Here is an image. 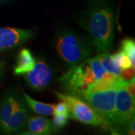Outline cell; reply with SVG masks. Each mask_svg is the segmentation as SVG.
<instances>
[{"instance_id":"1","label":"cell","mask_w":135,"mask_h":135,"mask_svg":"<svg viewBox=\"0 0 135 135\" xmlns=\"http://www.w3.org/2000/svg\"><path fill=\"white\" fill-rule=\"evenodd\" d=\"M81 25L86 29L92 44L99 53L110 51L115 35V18L110 5L103 2L93 4L83 17Z\"/></svg>"},{"instance_id":"2","label":"cell","mask_w":135,"mask_h":135,"mask_svg":"<svg viewBox=\"0 0 135 135\" xmlns=\"http://www.w3.org/2000/svg\"><path fill=\"white\" fill-rule=\"evenodd\" d=\"M106 73L99 56H97L89 57L82 62L70 67L60 78V81L68 94L77 96L92 84L101 80Z\"/></svg>"},{"instance_id":"3","label":"cell","mask_w":135,"mask_h":135,"mask_svg":"<svg viewBox=\"0 0 135 135\" xmlns=\"http://www.w3.org/2000/svg\"><path fill=\"white\" fill-rule=\"evenodd\" d=\"M29 113L24 98L15 91H10L0 101V131L13 134L24 128Z\"/></svg>"},{"instance_id":"4","label":"cell","mask_w":135,"mask_h":135,"mask_svg":"<svg viewBox=\"0 0 135 135\" xmlns=\"http://www.w3.org/2000/svg\"><path fill=\"white\" fill-rule=\"evenodd\" d=\"M55 48L59 56L70 67L89 58L92 48L81 36L70 30L59 32L55 40Z\"/></svg>"},{"instance_id":"5","label":"cell","mask_w":135,"mask_h":135,"mask_svg":"<svg viewBox=\"0 0 135 135\" xmlns=\"http://www.w3.org/2000/svg\"><path fill=\"white\" fill-rule=\"evenodd\" d=\"M119 80L113 86L103 89L85 90L77 95V97L86 101L88 104L92 107L110 125L114 131H116L114 126L115 97Z\"/></svg>"},{"instance_id":"6","label":"cell","mask_w":135,"mask_h":135,"mask_svg":"<svg viewBox=\"0 0 135 135\" xmlns=\"http://www.w3.org/2000/svg\"><path fill=\"white\" fill-rule=\"evenodd\" d=\"M54 93L59 100L65 101L68 104L70 118L86 125L114 131L110 125L81 98L71 94H63L58 92H54Z\"/></svg>"},{"instance_id":"7","label":"cell","mask_w":135,"mask_h":135,"mask_svg":"<svg viewBox=\"0 0 135 135\" xmlns=\"http://www.w3.org/2000/svg\"><path fill=\"white\" fill-rule=\"evenodd\" d=\"M134 96L128 92L126 80L121 77L116 88L114 106V126H126L134 119Z\"/></svg>"},{"instance_id":"8","label":"cell","mask_w":135,"mask_h":135,"mask_svg":"<svg viewBox=\"0 0 135 135\" xmlns=\"http://www.w3.org/2000/svg\"><path fill=\"white\" fill-rule=\"evenodd\" d=\"M53 79V71L47 63L43 60L35 61L32 71L25 74L26 84L34 91H42Z\"/></svg>"},{"instance_id":"9","label":"cell","mask_w":135,"mask_h":135,"mask_svg":"<svg viewBox=\"0 0 135 135\" xmlns=\"http://www.w3.org/2000/svg\"><path fill=\"white\" fill-rule=\"evenodd\" d=\"M35 32L30 29L0 28V50L17 47L33 38Z\"/></svg>"},{"instance_id":"10","label":"cell","mask_w":135,"mask_h":135,"mask_svg":"<svg viewBox=\"0 0 135 135\" xmlns=\"http://www.w3.org/2000/svg\"><path fill=\"white\" fill-rule=\"evenodd\" d=\"M26 127L30 132L37 135L50 134L53 131L51 121L42 116H32L28 119Z\"/></svg>"},{"instance_id":"11","label":"cell","mask_w":135,"mask_h":135,"mask_svg":"<svg viewBox=\"0 0 135 135\" xmlns=\"http://www.w3.org/2000/svg\"><path fill=\"white\" fill-rule=\"evenodd\" d=\"M35 61L36 60L29 50L26 48L20 50L15 65V73L20 75L29 72L34 68Z\"/></svg>"},{"instance_id":"12","label":"cell","mask_w":135,"mask_h":135,"mask_svg":"<svg viewBox=\"0 0 135 135\" xmlns=\"http://www.w3.org/2000/svg\"><path fill=\"white\" fill-rule=\"evenodd\" d=\"M23 98L25 99L26 104L31 108V110L38 113L41 116H52L54 115V108L55 105L51 104H45L43 102L35 100L29 96L28 94L23 93Z\"/></svg>"},{"instance_id":"13","label":"cell","mask_w":135,"mask_h":135,"mask_svg":"<svg viewBox=\"0 0 135 135\" xmlns=\"http://www.w3.org/2000/svg\"><path fill=\"white\" fill-rule=\"evenodd\" d=\"M98 56L103 67L104 68L107 72L121 77L122 70L116 63L113 55H110L109 53H104L98 55Z\"/></svg>"},{"instance_id":"14","label":"cell","mask_w":135,"mask_h":135,"mask_svg":"<svg viewBox=\"0 0 135 135\" xmlns=\"http://www.w3.org/2000/svg\"><path fill=\"white\" fill-rule=\"evenodd\" d=\"M128 57L133 67L135 65V42L134 39L126 38L121 44V50Z\"/></svg>"},{"instance_id":"15","label":"cell","mask_w":135,"mask_h":135,"mask_svg":"<svg viewBox=\"0 0 135 135\" xmlns=\"http://www.w3.org/2000/svg\"><path fill=\"white\" fill-rule=\"evenodd\" d=\"M113 56L114 59L116 60V63L118 64L119 67L120 68L122 71L133 67L128 57L126 56V54L122 53V51L113 54Z\"/></svg>"},{"instance_id":"16","label":"cell","mask_w":135,"mask_h":135,"mask_svg":"<svg viewBox=\"0 0 135 135\" xmlns=\"http://www.w3.org/2000/svg\"><path fill=\"white\" fill-rule=\"evenodd\" d=\"M68 119H70V118L67 116L54 115L53 119L51 121L53 130H59V129L64 128L67 125Z\"/></svg>"},{"instance_id":"17","label":"cell","mask_w":135,"mask_h":135,"mask_svg":"<svg viewBox=\"0 0 135 135\" xmlns=\"http://www.w3.org/2000/svg\"><path fill=\"white\" fill-rule=\"evenodd\" d=\"M54 115H62V116H67L70 118L69 110L68 104L65 101L60 100L57 104L55 105L54 108Z\"/></svg>"},{"instance_id":"18","label":"cell","mask_w":135,"mask_h":135,"mask_svg":"<svg viewBox=\"0 0 135 135\" xmlns=\"http://www.w3.org/2000/svg\"><path fill=\"white\" fill-rule=\"evenodd\" d=\"M5 62L3 61H0V78L2 77V75L3 74L4 71H5Z\"/></svg>"}]
</instances>
